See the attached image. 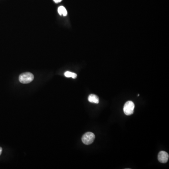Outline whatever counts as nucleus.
<instances>
[{
	"label": "nucleus",
	"instance_id": "nucleus-1",
	"mask_svg": "<svg viewBox=\"0 0 169 169\" xmlns=\"http://www.w3.org/2000/svg\"><path fill=\"white\" fill-rule=\"evenodd\" d=\"M34 76L30 72L22 73L19 77V80L23 84H28L34 80Z\"/></svg>",
	"mask_w": 169,
	"mask_h": 169
},
{
	"label": "nucleus",
	"instance_id": "nucleus-2",
	"mask_svg": "<svg viewBox=\"0 0 169 169\" xmlns=\"http://www.w3.org/2000/svg\"><path fill=\"white\" fill-rule=\"evenodd\" d=\"M135 104L132 101H129L126 102L124 107V112L125 115L130 116L134 112Z\"/></svg>",
	"mask_w": 169,
	"mask_h": 169
},
{
	"label": "nucleus",
	"instance_id": "nucleus-3",
	"mask_svg": "<svg viewBox=\"0 0 169 169\" xmlns=\"http://www.w3.org/2000/svg\"><path fill=\"white\" fill-rule=\"evenodd\" d=\"M95 135L93 132H87L84 133L82 137V141L85 145H90L94 142Z\"/></svg>",
	"mask_w": 169,
	"mask_h": 169
},
{
	"label": "nucleus",
	"instance_id": "nucleus-4",
	"mask_svg": "<svg viewBox=\"0 0 169 169\" xmlns=\"http://www.w3.org/2000/svg\"><path fill=\"white\" fill-rule=\"evenodd\" d=\"M169 154L165 151H161L159 152L158 155V161L161 163H166L168 162L169 159Z\"/></svg>",
	"mask_w": 169,
	"mask_h": 169
},
{
	"label": "nucleus",
	"instance_id": "nucleus-5",
	"mask_svg": "<svg viewBox=\"0 0 169 169\" xmlns=\"http://www.w3.org/2000/svg\"><path fill=\"white\" fill-rule=\"evenodd\" d=\"M88 100L89 102H90L92 103L98 104L99 102V99L98 97L95 95H94V94H91L88 96Z\"/></svg>",
	"mask_w": 169,
	"mask_h": 169
},
{
	"label": "nucleus",
	"instance_id": "nucleus-6",
	"mask_svg": "<svg viewBox=\"0 0 169 169\" xmlns=\"http://www.w3.org/2000/svg\"><path fill=\"white\" fill-rule=\"evenodd\" d=\"M58 12L60 15H63L64 16H66L67 15V11L64 6H60L58 8Z\"/></svg>",
	"mask_w": 169,
	"mask_h": 169
},
{
	"label": "nucleus",
	"instance_id": "nucleus-7",
	"mask_svg": "<svg viewBox=\"0 0 169 169\" xmlns=\"http://www.w3.org/2000/svg\"><path fill=\"white\" fill-rule=\"evenodd\" d=\"M64 76L67 78H72L73 79H76L77 77V75L76 73L69 71L65 72L64 73Z\"/></svg>",
	"mask_w": 169,
	"mask_h": 169
},
{
	"label": "nucleus",
	"instance_id": "nucleus-8",
	"mask_svg": "<svg viewBox=\"0 0 169 169\" xmlns=\"http://www.w3.org/2000/svg\"><path fill=\"white\" fill-rule=\"evenodd\" d=\"M54 1L56 2V3H58V2H59V0H54Z\"/></svg>",
	"mask_w": 169,
	"mask_h": 169
},
{
	"label": "nucleus",
	"instance_id": "nucleus-9",
	"mask_svg": "<svg viewBox=\"0 0 169 169\" xmlns=\"http://www.w3.org/2000/svg\"><path fill=\"white\" fill-rule=\"evenodd\" d=\"M2 148L1 147H0V155H1V152H2Z\"/></svg>",
	"mask_w": 169,
	"mask_h": 169
},
{
	"label": "nucleus",
	"instance_id": "nucleus-10",
	"mask_svg": "<svg viewBox=\"0 0 169 169\" xmlns=\"http://www.w3.org/2000/svg\"><path fill=\"white\" fill-rule=\"evenodd\" d=\"M62 0H59V2H61Z\"/></svg>",
	"mask_w": 169,
	"mask_h": 169
}]
</instances>
